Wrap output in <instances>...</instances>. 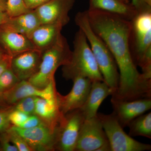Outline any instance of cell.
I'll use <instances>...</instances> for the list:
<instances>
[{
	"mask_svg": "<svg viewBox=\"0 0 151 151\" xmlns=\"http://www.w3.org/2000/svg\"><path fill=\"white\" fill-rule=\"evenodd\" d=\"M86 11L91 27L108 47L119 69V85L112 97L124 101L151 98V79L138 71L131 55V21L105 11Z\"/></svg>",
	"mask_w": 151,
	"mask_h": 151,
	"instance_id": "cell-1",
	"label": "cell"
},
{
	"mask_svg": "<svg viewBox=\"0 0 151 151\" xmlns=\"http://www.w3.org/2000/svg\"><path fill=\"white\" fill-rule=\"evenodd\" d=\"M75 22L85 35L104 81L114 93L119 85V73L113 55L103 40L92 29L86 10L76 14Z\"/></svg>",
	"mask_w": 151,
	"mask_h": 151,
	"instance_id": "cell-2",
	"label": "cell"
},
{
	"mask_svg": "<svg viewBox=\"0 0 151 151\" xmlns=\"http://www.w3.org/2000/svg\"><path fill=\"white\" fill-rule=\"evenodd\" d=\"M130 48L132 59L142 73L151 78V7L139 12L132 20Z\"/></svg>",
	"mask_w": 151,
	"mask_h": 151,
	"instance_id": "cell-3",
	"label": "cell"
},
{
	"mask_svg": "<svg viewBox=\"0 0 151 151\" xmlns=\"http://www.w3.org/2000/svg\"><path fill=\"white\" fill-rule=\"evenodd\" d=\"M63 76L66 80L77 77L92 81H104V78L84 32L79 29L73 40V49L69 62L62 67Z\"/></svg>",
	"mask_w": 151,
	"mask_h": 151,
	"instance_id": "cell-4",
	"label": "cell"
},
{
	"mask_svg": "<svg viewBox=\"0 0 151 151\" xmlns=\"http://www.w3.org/2000/svg\"><path fill=\"white\" fill-rule=\"evenodd\" d=\"M71 52L67 40L62 35L52 46L42 52L39 69L27 81L38 89H44L55 79L57 69L69 62Z\"/></svg>",
	"mask_w": 151,
	"mask_h": 151,
	"instance_id": "cell-5",
	"label": "cell"
},
{
	"mask_svg": "<svg viewBox=\"0 0 151 151\" xmlns=\"http://www.w3.org/2000/svg\"><path fill=\"white\" fill-rule=\"evenodd\" d=\"M111 146V151H150L151 145L134 139L124 132L113 113L109 115L97 113Z\"/></svg>",
	"mask_w": 151,
	"mask_h": 151,
	"instance_id": "cell-6",
	"label": "cell"
},
{
	"mask_svg": "<svg viewBox=\"0 0 151 151\" xmlns=\"http://www.w3.org/2000/svg\"><path fill=\"white\" fill-rule=\"evenodd\" d=\"M85 119L79 109L65 115L58 130L55 150L75 151L79 131Z\"/></svg>",
	"mask_w": 151,
	"mask_h": 151,
	"instance_id": "cell-7",
	"label": "cell"
},
{
	"mask_svg": "<svg viewBox=\"0 0 151 151\" xmlns=\"http://www.w3.org/2000/svg\"><path fill=\"white\" fill-rule=\"evenodd\" d=\"M12 127L24 139L32 151L55 150L58 130L53 131L44 123L30 129Z\"/></svg>",
	"mask_w": 151,
	"mask_h": 151,
	"instance_id": "cell-8",
	"label": "cell"
},
{
	"mask_svg": "<svg viewBox=\"0 0 151 151\" xmlns=\"http://www.w3.org/2000/svg\"><path fill=\"white\" fill-rule=\"evenodd\" d=\"M108 142L105 131L97 115L84 120L79 131L75 151H97Z\"/></svg>",
	"mask_w": 151,
	"mask_h": 151,
	"instance_id": "cell-9",
	"label": "cell"
},
{
	"mask_svg": "<svg viewBox=\"0 0 151 151\" xmlns=\"http://www.w3.org/2000/svg\"><path fill=\"white\" fill-rule=\"evenodd\" d=\"M75 0H51L35 9L41 24H55L65 26L70 21L69 13Z\"/></svg>",
	"mask_w": 151,
	"mask_h": 151,
	"instance_id": "cell-10",
	"label": "cell"
},
{
	"mask_svg": "<svg viewBox=\"0 0 151 151\" xmlns=\"http://www.w3.org/2000/svg\"><path fill=\"white\" fill-rule=\"evenodd\" d=\"M73 81V87L67 95L63 96L57 92L60 110L64 115L81 108L86 102L91 90L92 81L89 78L77 77Z\"/></svg>",
	"mask_w": 151,
	"mask_h": 151,
	"instance_id": "cell-11",
	"label": "cell"
},
{
	"mask_svg": "<svg viewBox=\"0 0 151 151\" xmlns=\"http://www.w3.org/2000/svg\"><path fill=\"white\" fill-rule=\"evenodd\" d=\"M111 103L113 113L123 128L128 127L132 120L151 108V98H150L124 101L111 97Z\"/></svg>",
	"mask_w": 151,
	"mask_h": 151,
	"instance_id": "cell-12",
	"label": "cell"
},
{
	"mask_svg": "<svg viewBox=\"0 0 151 151\" xmlns=\"http://www.w3.org/2000/svg\"><path fill=\"white\" fill-rule=\"evenodd\" d=\"M57 92L55 79L43 89H38L27 80H22L3 94L6 103L9 106H13L25 97L35 96L49 99L55 97Z\"/></svg>",
	"mask_w": 151,
	"mask_h": 151,
	"instance_id": "cell-13",
	"label": "cell"
},
{
	"mask_svg": "<svg viewBox=\"0 0 151 151\" xmlns=\"http://www.w3.org/2000/svg\"><path fill=\"white\" fill-rule=\"evenodd\" d=\"M41 52L36 49L12 57L10 67L20 80H28L37 72L42 60Z\"/></svg>",
	"mask_w": 151,
	"mask_h": 151,
	"instance_id": "cell-14",
	"label": "cell"
},
{
	"mask_svg": "<svg viewBox=\"0 0 151 151\" xmlns=\"http://www.w3.org/2000/svg\"><path fill=\"white\" fill-rule=\"evenodd\" d=\"M35 115L52 129L57 131L65 116L60 110L57 93L55 97L49 99L37 97Z\"/></svg>",
	"mask_w": 151,
	"mask_h": 151,
	"instance_id": "cell-15",
	"label": "cell"
},
{
	"mask_svg": "<svg viewBox=\"0 0 151 151\" xmlns=\"http://www.w3.org/2000/svg\"><path fill=\"white\" fill-rule=\"evenodd\" d=\"M34 49V45L26 36L0 26V49L6 54L12 57Z\"/></svg>",
	"mask_w": 151,
	"mask_h": 151,
	"instance_id": "cell-16",
	"label": "cell"
},
{
	"mask_svg": "<svg viewBox=\"0 0 151 151\" xmlns=\"http://www.w3.org/2000/svg\"><path fill=\"white\" fill-rule=\"evenodd\" d=\"M113 89L105 81H92L91 90L84 105L79 108L85 119L97 116V111L103 100L113 93Z\"/></svg>",
	"mask_w": 151,
	"mask_h": 151,
	"instance_id": "cell-17",
	"label": "cell"
},
{
	"mask_svg": "<svg viewBox=\"0 0 151 151\" xmlns=\"http://www.w3.org/2000/svg\"><path fill=\"white\" fill-rule=\"evenodd\" d=\"M63 27L55 24H41L33 33L30 40L35 48L42 52L57 41L62 35Z\"/></svg>",
	"mask_w": 151,
	"mask_h": 151,
	"instance_id": "cell-18",
	"label": "cell"
},
{
	"mask_svg": "<svg viewBox=\"0 0 151 151\" xmlns=\"http://www.w3.org/2000/svg\"><path fill=\"white\" fill-rule=\"evenodd\" d=\"M41 24L34 10L17 16L10 17L2 26L30 38L33 33Z\"/></svg>",
	"mask_w": 151,
	"mask_h": 151,
	"instance_id": "cell-19",
	"label": "cell"
},
{
	"mask_svg": "<svg viewBox=\"0 0 151 151\" xmlns=\"http://www.w3.org/2000/svg\"><path fill=\"white\" fill-rule=\"evenodd\" d=\"M88 9L98 10L118 15L131 21L139 12L131 3L127 4L118 0H89Z\"/></svg>",
	"mask_w": 151,
	"mask_h": 151,
	"instance_id": "cell-20",
	"label": "cell"
},
{
	"mask_svg": "<svg viewBox=\"0 0 151 151\" xmlns=\"http://www.w3.org/2000/svg\"><path fill=\"white\" fill-rule=\"evenodd\" d=\"M128 127L130 137L141 136L151 139V112L138 116L130 122Z\"/></svg>",
	"mask_w": 151,
	"mask_h": 151,
	"instance_id": "cell-21",
	"label": "cell"
},
{
	"mask_svg": "<svg viewBox=\"0 0 151 151\" xmlns=\"http://www.w3.org/2000/svg\"><path fill=\"white\" fill-rule=\"evenodd\" d=\"M31 10L28 8L24 0H7L6 12L9 18L17 16Z\"/></svg>",
	"mask_w": 151,
	"mask_h": 151,
	"instance_id": "cell-22",
	"label": "cell"
},
{
	"mask_svg": "<svg viewBox=\"0 0 151 151\" xmlns=\"http://www.w3.org/2000/svg\"><path fill=\"white\" fill-rule=\"evenodd\" d=\"M19 81L11 67L9 68L0 75V92L3 93L9 91Z\"/></svg>",
	"mask_w": 151,
	"mask_h": 151,
	"instance_id": "cell-23",
	"label": "cell"
},
{
	"mask_svg": "<svg viewBox=\"0 0 151 151\" xmlns=\"http://www.w3.org/2000/svg\"><path fill=\"white\" fill-rule=\"evenodd\" d=\"M37 97L30 96L23 98L13 105V108L14 110L22 111L29 116L34 115Z\"/></svg>",
	"mask_w": 151,
	"mask_h": 151,
	"instance_id": "cell-24",
	"label": "cell"
},
{
	"mask_svg": "<svg viewBox=\"0 0 151 151\" xmlns=\"http://www.w3.org/2000/svg\"><path fill=\"white\" fill-rule=\"evenodd\" d=\"M6 132L10 141L17 147L19 151H32L24 139L14 130L12 127Z\"/></svg>",
	"mask_w": 151,
	"mask_h": 151,
	"instance_id": "cell-25",
	"label": "cell"
},
{
	"mask_svg": "<svg viewBox=\"0 0 151 151\" xmlns=\"http://www.w3.org/2000/svg\"><path fill=\"white\" fill-rule=\"evenodd\" d=\"M29 115L13 108L9 115L10 123L13 127H19L27 119Z\"/></svg>",
	"mask_w": 151,
	"mask_h": 151,
	"instance_id": "cell-26",
	"label": "cell"
},
{
	"mask_svg": "<svg viewBox=\"0 0 151 151\" xmlns=\"http://www.w3.org/2000/svg\"><path fill=\"white\" fill-rule=\"evenodd\" d=\"M12 109L13 106L0 108V134L12 127L9 120V115Z\"/></svg>",
	"mask_w": 151,
	"mask_h": 151,
	"instance_id": "cell-27",
	"label": "cell"
},
{
	"mask_svg": "<svg viewBox=\"0 0 151 151\" xmlns=\"http://www.w3.org/2000/svg\"><path fill=\"white\" fill-rule=\"evenodd\" d=\"M0 150L19 151L15 146L11 142L6 132L0 135Z\"/></svg>",
	"mask_w": 151,
	"mask_h": 151,
	"instance_id": "cell-28",
	"label": "cell"
},
{
	"mask_svg": "<svg viewBox=\"0 0 151 151\" xmlns=\"http://www.w3.org/2000/svg\"><path fill=\"white\" fill-rule=\"evenodd\" d=\"M43 123L40 119L35 115H30L27 119L20 126L19 128L22 129H30L38 126Z\"/></svg>",
	"mask_w": 151,
	"mask_h": 151,
	"instance_id": "cell-29",
	"label": "cell"
},
{
	"mask_svg": "<svg viewBox=\"0 0 151 151\" xmlns=\"http://www.w3.org/2000/svg\"><path fill=\"white\" fill-rule=\"evenodd\" d=\"M50 1L51 0H24L28 8L31 10L35 9L39 6Z\"/></svg>",
	"mask_w": 151,
	"mask_h": 151,
	"instance_id": "cell-30",
	"label": "cell"
},
{
	"mask_svg": "<svg viewBox=\"0 0 151 151\" xmlns=\"http://www.w3.org/2000/svg\"><path fill=\"white\" fill-rule=\"evenodd\" d=\"M12 57L8 56L0 60V75L6 70L10 67Z\"/></svg>",
	"mask_w": 151,
	"mask_h": 151,
	"instance_id": "cell-31",
	"label": "cell"
},
{
	"mask_svg": "<svg viewBox=\"0 0 151 151\" xmlns=\"http://www.w3.org/2000/svg\"><path fill=\"white\" fill-rule=\"evenodd\" d=\"M132 4L139 12L146 7L148 5L145 3L143 0H131Z\"/></svg>",
	"mask_w": 151,
	"mask_h": 151,
	"instance_id": "cell-32",
	"label": "cell"
},
{
	"mask_svg": "<svg viewBox=\"0 0 151 151\" xmlns=\"http://www.w3.org/2000/svg\"><path fill=\"white\" fill-rule=\"evenodd\" d=\"M9 17L6 11L0 13V26L8 20Z\"/></svg>",
	"mask_w": 151,
	"mask_h": 151,
	"instance_id": "cell-33",
	"label": "cell"
},
{
	"mask_svg": "<svg viewBox=\"0 0 151 151\" xmlns=\"http://www.w3.org/2000/svg\"><path fill=\"white\" fill-rule=\"evenodd\" d=\"M97 151H111V147L109 142L101 146Z\"/></svg>",
	"mask_w": 151,
	"mask_h": 151,
	"instance_id": "cell-34",
	"label": "cell"
},
{
	"mask_svg": "<svg viewBox=\"0 0 151 151\" xmlns=\"http://www.w3.org/2000/svg\"><path fill=\"white\" fill-rule=\"evenodd\" d=\"M9 106H11L8 105L4 100L3 93L0 92V108H7Z\"/></svg>",
	"mask_w": 151,
	"mask_h": 151,
	"instance_id": "cell-35",
	"label": "cell"
},
{
	"mask_svg": "<svg viewBox=\"0 0 151 151\" xmlns=\"http://www.w3.org/2000/svg\"><path fill=\"white\" fill-rule=\"evenodd\" d=\"M8 56H9L8 55L6 54V53L3 51V50L0 49V60L4 59V58H5L7 57Z\"/></svg>",
	"mask_w": 151,
	"mask_h": 151,
	"instance_id": "cell-36",
	"label": "cell"
},
{
	"mask_svg": "<svg viewBox=\"0 0 151 151\" xmlns=\"http://www.w3.org/2000/svg\"><path fill=\"white\" fill-rule=\"evenodd\" d=\"M4 11H6L5 7L0 3V13Z\"/></svg>",
	"mask_w": 151,
	"mask_h": 151,
	"instance_id": "cell-37",
	"label": "cell"
},
{
	"mask_svg": "<svg viewBox=\"0 0 151 151\" xmlns=\"http://www.w3.org/2000/svg\"><path fill=\"white\" fill-rule=\"evenodd\" d=\"M6 1L7 0H0V3H1L2 5H3L5 7V8Z\"/></svg>",
	"mask_w": 151,
	"mask_h": 151,
	"instance_id": "cell-38",
	"label": "cell"
},
{
	"mask_svg": "<svg viewBox=\"0 0 151 151\" xmlns=\"http://www.w3.org/2000/svg\"><path fill=\"white\" fill-rule=\"evenodd\" d=\"M144 2L148 5L151 6V0H143Z\"/></svg>",
	"mask_w": 151,
	"mask_h": 151,
	"instance_id": "cell-39",
	"label": "cell"
},
{
	"mask_svg": "<svg viewBox=\"0 0 151 151\" xmlns=\"http://www.w3.org/2000/svg\"><path fill=\"white\" fill-rule=\"evenodd\" d=\"M118 1H120L122 2L127 3V4H129V3H130L129 0H118Z\"/></svg>",
	"mask_w": 151,
	"mask_h": 151,
	"instance_id": "cell-40",
	"label": "cell"
}]
</instances>
